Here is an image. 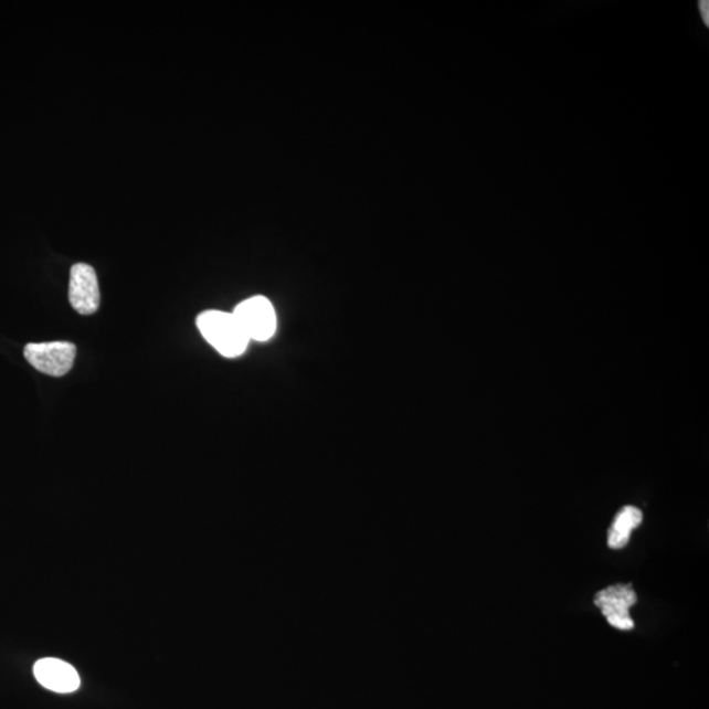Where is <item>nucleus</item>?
Here are the masks:
<instances>
[{
    "label": "nucleus",
    "mask_w": 709,
    "mask_h": 709,
    "mask_svg": "<svg viewBox=\"0 0 709 709\" xmlns=\"http://www.w3.org/2000/svg\"><path fill=\"white\" fill-rule=\"evenodd\" d=\"M637 595L632 585H614L600 591L594 597V604L601 609L610 625L621 631L634 629L635 623L629 615V609L635 606Z\"/></svg>",
    "instance_id": "4"
},
{
    "label": "nucleus",
    "mask_w": 709,
    "mask_h": 709,
    "mask_svg": "<svg viewBox=\"0 0 709 709\" xmlns=\"http://www.w3.org/2000/svg\"><path fill=\"white\" fill-rule=\"evenodd\" d=\"M197 325L201 336L222 357L234 359L246 352L250 339L233 311L205 310L200 313Z\"/></svg>",
    "instance_id": "1"
},
{
    "label": "nucleus",
    "mask_w": 709,
    "mask_h": 709,
    "mask_svg": "<svg viewBox=\"0 0 709 709\" xmlns=\"http://www.w3.org/2000/svg\"><path fill=\"white\" fill-rule=\"evenodd\" d=\"M68 300L82 316L94 315L100 307V288L94 267L76 263L71 271Z\"/></svg>",
    "instance_id": "5"
},
{
    "label": "nucleus",
    "mask_w": 709,
    "mask_h": 709,
    "mask_svg": "<svg viewBox=\"0 0 709 709\" xmlns=\"http://www.w3.org/2000/svg\"><path fill=\"white\" fill-rule=\"evenodd\" d=\"M34 678L47 690L71 694L81 687L78 671L71 664L59 658H43L33 666Z\"/></svg>",
    "instance_id": "6"
},
{
    "label": "nucleus",
    "mask_w": 709,
    "mask_h": 709,
    "mask_svg": "<svg viewBox=\"0 0 709 709\" xmlns=\"http://www.w3.org/2000/svg\"><path fill=\"white\" fill-rule=\"evenodd\" d=\"M236 321L245 331L250 342H268L277 329V317L274 304L264 296H253L243 300L233 310Z\"/></svg>",
    "instance_id": "2"
},
{
    "label": "nucleus",
    "mask_w": 709,
    "mask_h": 709,
    "mask_svg": "<svg viewBox=\"0 0 709 709\" xmlns=\"http://www.w3.org/2000/svg\"><path fill=\"white\" fill-rule=\"evenodd\" d=\"M643 521V512L634 506H625L617 512L613 526L609 530V547L622 549L628 544L631 532Z\"/></svg>",
    "instance_id": "7"
},
{
    "label": "nucleus",
    "mask_w": 709,
    "mask_h": 709,
    "mask_svg": "<svg viewBox=\"0 0 709 709\" xmlns=\"http://www.w3.org/2000/svg\"><path fill=\"white\" fill-rule=\"evenodd\" d=\"M76 347L71 342H44L25 346L24 357L34 370L62 378L72 371Z\"/></svg>",
    "instance_id": "3"
}]
</instances>
